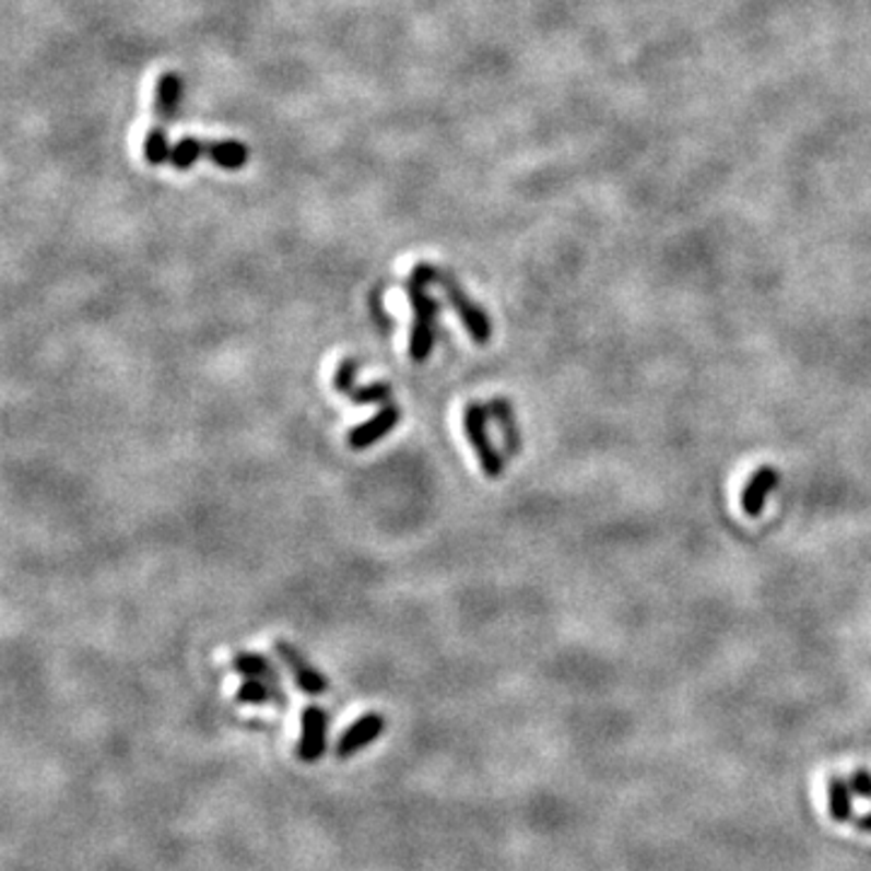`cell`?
Instances as JSON below:
<instances>
[{"instance_id":"cell-15","label":"cell","mask_w":871,"mask_h":871,"mask_svg":"<svg viewBox=\"0 0 871 871\" xmlns=\"http://www.w3.org/2000/svg\"><path fill=\"white\" fill-rule=\"evenodd\" d=\"M349 400L354 404H388L392 402V388L390 382H368V386H356L349 395Z\"/></svg>"},{"instance_id":"cell-11","label":"cell","mask_w":871,"mask_h":871,"mask_svg":"<svg viewBox=\"0 0 871 871\" xmlns=\"http://www.w3.org/2000/svg\"><path fill=\"white\" fill-rule=\"evenodd\" d=\"M231 669L235 673H240L243 678H257V681H264L267 685L279 690V693H284V687H281V673L264 654L237 651L231 661Z\"/></svg>"},{"instance_id":"cell-6","label":"cell","mask_w":871,"mask_h":871,"mask_svg":"<svg viewBox=\"0 0 871 871\" xmlns=\"http://www.w3.org/2000/svg\"><path fill=\"white\" fill-rule=\"evenodd\" d=\"M327 723H330V717L320 705H308L303 709L298 741L301 763L315 765L322 761V755L327 753Z\"/></svg>"},{"instance_id":"cell-13","label":"cell","mask_w":871,"mask_h":871,"mask_svg":"<svg viewBox=\"0 0 871 871\" xmlns=\"http://www.w3.org/2000/svg\"><path fill=\"white\" fill-rule=\"evenodd\" d=\"M235 697L240 705H276L279 709H286L289 705L286 693H279V690L267 685L264 681H257V678H245Z\"/></svg>"},{"instance_id":"cell-8","label":"cell","mask_w":871,"mask_h":871,"mask_svg":"<svg viewBox=\"0 0 871 871\" xmlns=\"http://www.w3.org/2000/svg\"><path fill=\"white\" fill-rule=\"evenodd\" d=\"M386 727H388V721L380 715V711H368V715L358 717L337 741L339 761H349V757H354L356 753L368 749L370 743H376L382 737Z\"/></svg>"},{"instance_id":"cell-2","label":"cell","mask_w":871,"mask_h":871,"mask_svg":"<svg viewBox=\"0 0 871 871\" xmlns=\"http://www.w3.org/2000/svg\"><path fill=\"white\" fill-rule=\"evenodd\" d=\"M185 85L183 75L175 71H167L161 75V81L155 85V99H153V123L143 141V157L149 165H163L173 155V149L167 143V127L177 121L179 105H183Z\"/></svg>"},{"instance_id":"cell-16","label":"cell","mask_w":871,"mask_h":871,"mask_svg":"<svg viewBox=\"0 0 871 871\" xmlns=\"http://www.w3.org/2000/svg\"><path fill=\"white\" fill-rule=\"evenodd\" d=\"M356 373H358V361L356 358H344L342 364H339L337 370H334V378H332L334 390L339 395H344V398H349V395H352V390L356 388Z\"/></svg>"},{"instance_id":"cell-18","label":"cell","mask_w":871,"mask_h":871,"mask_svg":"<svg viewBox=\"0 0 871 871\" xmlns=\"http://www.w3.org/2000/svg\"><path fill=\"white\" fill-rule=\"evenodd\" d=\"M855 823H857V828H859V831H864V833H871V813H869V816H867V819H857Z\"/></svg>"},{"instance_id":"cell-3","label":"cell","mask_w":871,"mask_h":871,"mask_svg":"<svg viewBox=\"0 0 871 871\" xmlns=\"http://www.w3.org/2000/svg\"><path fill=\"white\" fill-rule=\"evenodd\" d=\"M436 284H438L440 289H444L446 298H448V303H450V308L456 310V315L460 318V322L466 325V330H468V334H470L472 342H474V344H480V346L490 344V339H492V320H490V315H486V310L482 308L480 303H474V301L470 298V293H468L466 286H462L460 281L456 279V274H452V271H448V269H438Z\"/></svg>"},{"instance_id":"cell-14","label":"cell","mask_w":871,"mask_h":871,"mask_svg":"<svg viewBox=\"0 0 871 871\" xmlns=\"http://www.w3.org/2000/svg\"><path fill=\"white\" fill-rule=\"evenodd\" d=\"M828 799H831V816L835 821H852V797L855 791L850 787V782H845V779H831V787H828Z\"/></svg>"},{"instance_id":"cell-12","label":"cell","mask_w":871,"mask_h":871,"mask_svg":"<svg viewBox=\"0 0 871 871\" xmlns=\"http://www.w3.org/2000/svg\"><path fill=\"white\" fill-rule=\"evenodd\" d=\"M486 407H490L492 420L496 422V426H499L506 456H518L520 446H523V436H520V428H518V422H516V412H514L511 400L494 398L492 402H486Z\"/></svg>"},{"instance_id":"cell-5","label":"cell","mask_w":871,"mask_h":871,"mask_svg":"<svg viewBox=\"0 0 871 871\" xmlns=\"http://www.w3.org/2000/svg\"><path fill=\"white\" fill-rule=\"evenodd\" d=\"M274 651L279 659L289 666L293 673V681H296L298 690H303L305 695L320 697L327 693V690H330V681H327L325 673L315 669V666L305 659V656L296 647H293L289 639H276Z\"/></svg>"},{"instance_id":"cell-17","label":"cell","mask_w":871,"mask_h":871,"mask_svg":"<svg viewBox=\"0 0 871 871\" xmlns=\"http://www.w3.org/2000/svg\"><path fill=\"white\" fill-rule=\"evenodd\" d=\"M847 782H850L855 797L871 799V775L867 770H857L850 779H847Z\"/></svg>"},{"instance_id":"cell-10","label":"cell","mask_w":871,"mask_h":871,"mask_svg":"<svg viewBox=\"0 0 871 871\" xmlns=\"http://www.w3.org/2000/svg\"><path fill=\"white\" fill-rule=\"evenodd\" d=\"M199 161L201 157H209L213 165H219L221 169H243L250 161V151L243 141H199L197 143Z\"/></svg>"},{"instance_id":"cell-9","label":"cell","mask_w":871,"mask_h":871,"mask_svg":"<svg viewBox=\"0 0 871 871\" xmlns=\"http://www.w3.org/2000/svg\"><path fill=\"white\" fill-rule=\"evenodd\" d=\"M779 482H782V472H779L777 468H773V466L757 468L749 478V482H745L743 492H741L743 514H749L751 518L761 516L763 508H765L767 496H770L777 490Z\"/></svg>"},{"instance_id":"cell-7","label":"cell","mask_w":871,"mask_h":871,"mask_svg":"<svg viewBox=\"0 0 871 871\" xmlns=\"http://www.w3.org/2000/svg\"><path fill=\"white\" fill-rule=\"evenodd\" d=\"M402 420V410L395 402L382 404L380 410L370 416V420L356 424L352 432L346 434V446L352 450H368L395 432V426Z\"/></svg>"},{"instance_id":"cell-1","label":"cell","mask_w":871,"mask_h":871,"mask_svg":"<svg viewBox=\"0 0 871 871\" xmlns=\"http://www.w3.org/2000/svg\"><path fill=\"white\" fill-rule=\"evenodd\" d=\"M438 269L434 264H416L407 279L404 291L414 310V322L410 332V358L414 364H426L436 346V327L440 315V303L428 293V286L436 284Z\"/></svg>"},{"instance_id":"cell-4","label":"cell","mask_w":871,"mask_h":871,"mask_svg":"<svg viewBox=\"0 0 871 871\" xmlns=\"http://www.w3.org/2000/svg\"><path fill=\"white\" fill-rule=\"evenodd\" d=\"M490 407L482 402H470L466 407V414H462V428H466V436L470 440V446L474 450V456L480 460V468L490 480L502 478L506 470V460L496 446L492 444L490 436Z\"/></svg>"}]
</instances>
